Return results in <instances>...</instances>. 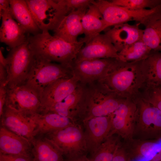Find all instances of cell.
Returning <instances> with one entry per match:
<instances>
[{
    "instance_id": "obj_1",
    "label": "cell",
    "mask_w": 161,
    "mask_h": 161,
    "mask_svg": "<svg viewBox=\"0 0 161 161\" xmlns=\"http://www.w3.org/2000/svg\"><path fill=\"white\" fill-rule=\"evenodd\" d=\"M141 61L125 62L117 59L98 81L119 98L135 100L145 86Z\"/></svg>"
},
{
    "instance_id": "obj_2",
    "label": "cell",
    "mask_w": 161,
    "mask_h": 161,
    "mask_svg": "<svg viewBox=\"0 0 161 161\" xmlns=\"http://www.w3.org/2000/svg\"><path fill=\"white\" fill-rule=\"evenodd\" d=\"M27 40L34 55L70 67L84 44L80 40L76 43L68 42L51 35L47 30L32 35L29 34Z\"/></svg>"
},
{
    "instance_id": "obj_3",
    "label": "cell",
    "mask_w": 161,
    "mask_h": 161,
    "mask_svg": "<svg viewBox=\"0 0 161 161\" xmlns=\"http://www.w3.org/2000/svg\"><path fill=\"white\" fill-rule=\"evenodd\" d=\"M117 96L101 82L85 84L79 116L87 120L113 113L124 100Z\"/></svg>"
},
{
    "instance_id": "obj_4",
    "label": "cell",
    "mask_w": 161,
    "mask_h": 161,
    "mask_svg": "<svg viewBox=\"0 0 161 161\" xmlns=\"http://www.w3.org/2000/svg\"><path fill=\"white\" fill-rule=\"evenodd\" d=\"M73 75L70 67L34 55L30 70L24 85L34 91L39 97L43 90L53 82Z\"/></svg>"
},
{
    "instance_id": "obj_5",
    "label": "cell",
    "mask_w": 161,
    "mask_h": 161,
    "mask_svg": "<svg viewBox=\"0 0 161 161\" xmlns=\"http://www.w3.org/2000/svg\"><path fill=\"white\" fill-rule=\"evenodd\" d=\"M102 14L107 28L130 21L145 26L152 18L161 14V4L151 9L134 10L113 4L105 0H93Z\"/></svg>"
},
{
    "instance_id": "obj_6",
    "label": "cell",
    "mask_w": 161,
    "mask_h": 161,
    "mask_svg": "<svg viewBox=\"0 0 161 161\" xmlns=\"http://www.w3.org/2000/svg\"><path fill=\"white\" fill-rule=\"evenodd\" d=\"M34 57L28 41L11 49L6 58L7 88L24 85L30 70Z\"/></svg>"
},
{
    "instance_id": "obj_7",
    "label": "cell",
    "mask_w": 161,
    "mask_h": 161,
    "mask_svg": "<svg viewBox=\"0 0 161 161\" xmlns=\"http://www.w3.org/2000/svg\"><path fill=\"white\" fill-rule=\"evenodd\" d=\"M41 31H53L64 18L61 0H25Z\"/></svg>"
},
{
    "instance_id": "obj_8",
    "label": "cell",
    "mask_w": 161,
    "mask_h": 161,
    "mask_svg": "<svg viewBox=\"0 0 161 161\" xmlns=\"http://www.w3.org/2000/svg\"><path fill=\"white\" fill-rule=\"evenodd\" d=\"M43 137L51 141L63 155L69 158L75 157L87 149L84 133L80 126L74 123Z\"/></svg>"
},
{
    "instance_id": "obj_9",
    "label": "cell",
    "mask_w": 161,
    "mask_h": 161,
    "mask_svg": "<svg viewBox=\"0 0 161 161\" xmlns=\"http://www.w3.org/2000/svg\"><path fill=\"white\" fill-rule=\"evenodd\" d=\"M137 113L138 107L135 100H123L118 107L109 115L112 127L108 137L116 134L125 139L131 138L137 121Z\"/></svg>"
},
{
    "instance_id": "obj_10",
    "label": "cell",
    "mask_w": 161,
    "mask_h": 161,
    "mask_svg": "<svg viewBox=\"0 0 161 161\" xmlns=\"http://www.w3.org/2000/svg\"><path fill=\"white\" fill-rule=\"evenodd\" d=\"M5 105L30 116L39 113L41 109L39 96L24 85L7 88Z\"/></svg>"
},
{
    "instance_id": "obj_11",
    "label": "cell",
    "mask_w": 161,
    "mask_h": 161,
    "mask_svg": "<svg viewBox=\"0 0 161 161\" xmlns=\"http://www.w3.org/2000/svg\"><path fill=\"white\" fill-rule=\"evenodd\" d=\"M116 59L109 58L75 60L71 68L79 82L87 84L101 79Z\"/></svg>"
},
{
    "instance_id": "obj_12",
    "label": "cell",
    "mask_w": 161,
    "mask_h": 161,
    "mask_svg": "<svg viewBox=\"0 0 161 161\" xmlns=\"http://www.w3.org/2000/svg\"><path fill=\"white\" fill-rule=\"evenodd\" d=\"M79 83L78 79L73 74L71 78L58 79L47 86L39 97L41 102L39 113L49 111L55 104L73 92Z\"/></svg>"
},
{
    "instance_id": "obj_13",
    "label": "cell",
    "mask_w": 161,
    "mask_h": 161,
    "mask_svg": "<svg viewBox=\"0 0 161 161\" xmlns=\"http://www.w3.org/2000/svg\"><path fill=\"white\" fill-rule=\"evenodd\" d=\"M0 126L29 140L34 138L36 125L31 116L5 105Z\"/></svg>"
},
{
    "instance_id": "obj_14",
    "label": "cell",
    "mask_w": 161,
    "mask_h": 161,
    "mask_svg": "<svg viewBox=\"0 0 161 161\" xmlns=\"http://www.w3.org/2000/svg\"><path fill=\"white\" fill-rule=\"evenodd\" d=\"M118 51L110 38L105 33L99 34L85 44L75 60L100 58H116Z\"/></svg>"
},
{
    "instance_id": "obj_15",
    "label": "cell",
    "mask_w": 161,
    "mask_h": 161,
    "mask_svg": "<svg viewBox=\"0 0 161 161\" xmlns=\"http://www.w3.org/2000/svg\"><path fill=\"white\" fill-rule=\"evenodd\" d=\"M135 101L138 107L137 121L140 127L156 138L161 137V111L141 95Z\"/></svg>"
},
{
    "instance_id": "obj_16",
    "label": "cell",
    "mask_w": 161,
    "mask_h": 161,
    "mask_svg": "<svg viewBox=\"0 0 161 161\" xmlns=\"http://www.w3.org/2000/svg\"><path fill=\"white\" fill-rule=\"evenodd\" d=\"M83 121L86 148L93 153L109 134L112 127L110 117L109 115L96 117Z\"/></svg>"
},
{
    "instance_id": "obj_17",
    "label": "cell",
    "mask_w": 161,
    "mask_h": 161,
    "mask_svg": "<svg viewBox=\"0 0 161 161\" xmlns=\"http://www.w3.org/2000/svg\"><path fill=\"white\" fill-rule=\"evenodd\" d=\"M140 23L131 25L123 23L113 26L105 32L110 38L118 52L135 42L142 40L143 30Z\"/></svg>"
},
{
    "instance_id": "obj_18",
    "label": "cell",
    "mask_w": 161,
    "mask_h": 161,
    "mask_svg": "<svg viewBox=\"0 0 161 161\" xmlns=\"http://www.w3.org/2000/svg\"><path fill=\"white\" fill-rule=\"evenodd\" d=\"M31 142L0 126V154L32 157Z\"/></svg>"
},
{
    "instance_id": "obj_19",
    "label": "cell",
    "mask_w": 161,
    "mask_h": 161,
    "mask_svg": "<svg viewBox=\"0 0 161 161\" xmlns=\"http://www.w3.org/2000/svg\"><path fill=\"white\" fill-rule=\"evenodd\" d=\"M88 8L76 10L66 16L53 31L54 35L69 43L78 42V36L83 34L82 20Z\"/></svg>"
},
{
    "instance_id": "obj_20",
    "label": "cell",
    "mask_w": 161,
    "mask_h": 161,
    "mask_svg": "<svg viewBox=\"0 0 161 161\" xmlns=\"http://www.w3.org/2000/svg\"><path fill=\"white\" fill-rule=\"evenodd\" d=\"M1 24L0 28V40L11 49L23 44L27 39V33L12 16L10 7L0 16Z\"/></svg>"
},
{
    "instance_id": "obj_21",
    "label": "cell",
    "mask_w": 161,
    "mask_h": 161,
    "mask_svg": "<svg viewBox=\"0 0 161 161\" xmlns=\"http://www.w3.org/2000/svg\"><path fill=\"white\" fill-rule=\"evenodd\" d=\"M31 117L36 125L34 138L44 137L74 124L73 120L71 119L51 112L36 114Z\"/></svg>"
},
{
    "instance_id": "obj_22",
    "label": "cell",
    "mask_w": 161,
    "mask_h": 161,
    "mask_svg": "<svg viewBox=\"0 0 161 161\" xmlns=\"http://www.w3.org/2000/svg\"><path fill=\"white\" fill-rule=\"evenodd\" d=\"M85 86V84L79 82L73 92L55 104L48 112H54L73 120L79 116Z\"/></svg>"
},
{
    "instance_id": "obj_23",
    "label": "cell",
    "mask_w": 161,
    "mask_h": 161,
    "mask_svg": "<svg viewBox=\"0 0 161 161\" xmlns=\"http://www.w3.org/2000/svg\"><path fill=\"white\" fill-rule=\"evenodd\" d=\"M82 24L84 37L80 40L84 44L107 28L100 10L92 3L83 17Z\"/></svg>"
},
{
    "instance_id": "obj_24",
    "label": "cell",
    "mask_w": 161,
    "mask_h": 161,
    "mask_svg": "<svg viewBox=\"0 0 161 161\" xmlns=\"http://www.w3.org/2000/svg\"><path fill=\"white\" fill-rule=\"evenodd\" d=\"M9 1L12 16L26 32L33 35L41 32L25 0H9Z\"/></svg>"
},
{
    "instance_id": "obj_25",
    "label": "cell",
    "mask_w": 161,
    "mask_h": 161,
    "mask_svg": "<svg viewBox=\"0 0 161 161\" xmlns=\"http://www.w3.org/2000/svg\"><path fill=\"white\" fill-rule=\"evenodd\" d=\"M31 142L32 161H63L62 153L45 137H35Z\"/></svg>"
},
{
    "instance_id": "obj_26",
    "label": "cell",
    "mask_w": 161,
    "mask_h": 161,
    "mask_svg": "<svg viewBox=\"0 0 161 161\" xmlns=\"http://www.w3.org/2000/svg\"><path fill=\"white\" fill-rule=\"evenodd\" d=\"M145 86L161 85V52L151 51L141 62Z\"/></svg>"
},
{
    "instance_id": "obj_27",
    "label": "cell",
    "mask_w": 161,
    "mask_h": 161,
    "mask_svg": "<svg viewBox=\"0 0 161 161\" xmlns=\"http://www.w3.org/2000/svg\"><path fill=\"white\" fill-rule=\"evenodd\" d=\"M142 40L152 51L161 52V14L145 26Z\"/></svg>"
},
{
    "instance_id": "obj_28",
    "label": "cell",
    "mask_w": 161,
    "mask_h": 161,
    "mask_svg": "<svg viewBox=\"0 0 161 161\" xmlns=\"http://www.w3.org/2000/svg\"><path fill=\"white\" fill-rule=\"evenodd\" d=\"M151 51L142 40H141L119 52L117 59L125 62L141 61L146 58Z\"/></svg>"
},
{
    "instance_id": "obj_29",
    "label": "cell",
    "mask_w": 161,
    "mask_h": 161,
    "mask_svg": "<svg viewBox=\"0 0 161 161\" xmlns=\"http://www.w3.org/2000/svg\"><path fill=\"white\" fill-rule=\"evenodd\" d=\"M120 147L118 138L113 135L107 137L92 153L89 161H112L115 153Z\"/></svg>"
},
{
    "instance_id": "obj_30",
    "label": "cell",
    "mask_w": 161,
    "mask_h": 161,
    "mask_svg": "<svg viewBox=\"0 0 161 161\" xmlns=\"http://www.w3.org/2000/svg\"><path fill=\"white\" fill-rule=\"evenodd\" d=\"M113 4L134 10L153 9L161 4V0H112Z\"/></svg>"
},
{
    "instance_id": "obj_31",
    "label": "cell",
    "mask_w": 161,
    "mask_h": 161,
    "mask_svg": "<svg viewBox=\"0 0 161 161\" xmlns=\"http://www.w3.org/2000/svg\"><path fill=\"white\" fill-rule=\"evenodd\" d=\"M141 96L146 101L161 111V87L159 86H145Z\"/></svg>"
},
{
    "instance_id": "obj_32",
    "label": "cell",
    "mask_w": 161,
    "mask_h": 161,
    "mask_svg": "<svg viewBox=\"0 0 161 161\" xmlns=\"http://www.w3.org/2000/svg\"><path fill=\"white\" fill-rule=\"evenodd\" d=\"M161 145L158 142L148 141L140 145L136 149L138 156L150 160L160 150Z\"/></svg>"
},
{
    "instance_id": "obj_33",
    "label": "cell",
    "mask_w": 161,
    "mask_h": 161,
    "mask_svg": "<svg viewBox=\"0 0 161 161\" xmlns=\"http://www.w3.org/2000/svg\"><path fill=\"white\" fill-rule=\"evenodd\" d=\"M0 161H32L31 158L20 155L0 154Z\"/></svg>"
},
{
    "instance_id": "obj_34",
    "label": "cell",
    "mask_w": 161,
    "mask_h": 161,
    "mask_svg": "<svg viewBox=\"0 0 161 161\" xmlns=\"http://www.w3.org/2000/svg\"><path fill=\"white\" fill-rule=\"evenodd\" d=\"M7 86H0V117L1 116L5 104L7 93Z\"/></svg>"
},
{
    "instance_id": "obj_35",
    "label": "cell",
    "mask_w": 161,
    "mask_h": 161,
    "mask_svg": "<svg viewBox=\"0 0 161 161\" xmlns=\"http://www.w3.org/2000/svg\"><path fill=\"white\" fill-rule=\"evenodd\" d=\"M7 72L6 67L0 64V86H7Z\"/></svg>"
},
{
    "instance_id": "obj_36",
    "label": "cell",
    "mask_w": 161,
    "mask_h": 161,
    "mask_svg": "<svg viewBox=\"0 0 161 161\" xmlns=\"http://www.w3.org/2000/svg\"><path fill=\"white\" fill-rule=\"evenodd\" d=\"M112 161H126L125 153L120 147L116 150Z\"/></svg>"
},
{
    "instance_id": "obj_37",
    "label": "cell",
    "mask_w": 161,
    "mask_h": 161,
    "mask_svg": "<svg viewBox=\"0 0 161 161\" xmlns=\"http://www.w3.org/2000/svg\"><path fill=\"white\" fill-rule=\"evenodd\" d=\"M10 7L9 0H0V16L5 10Z\"/></svg>"
},
{
    "instance_id": "obj_38",
    "label": "cell",
    "mask_w": 161,
    "mask_h": 161,
    "mask_svg": "<svg viewBox=\"0 0 161 161\" xmlns=\"http://www.w3.org/2000/svg\"><path fill=\"white\" fill-rule=\"evenodd\" d=\"M149 161H161V148Z\"/></svg>"
},
{
    "instance_id": "obj_39",
    "label": "cell",
    "mask_w": 161,
    "mask_h": 161,
    "mask_svg": "<svg viewBox=\"0 0 161 161\" xmlns=\"http://www.w3.org/2000/svg\"><path fill=\"white\" fill-rule=\"evenodd\" d=\"M2 51V48H1L0 49V64L6 67L7 61L6 58H5L4 56Z\"/></svg>"
},
{
    "instance_id": "obj_40",
    "label": "cell",
    "mask_w": 161,
    "mask_h": 161,
    "mask_svg": "<svg viewBox=\"0 0 161 161\" xmlns=\"http://www.w3.org/2000/svg\"><path fill=\"white\" fill-rule=\"evenodd\" d=\"M69 158L67 161H89L88 159L85 158L75 157Z\"/></svg>"
},
{
    "instance_id": "obj_41",
    "label": "cell",
    "mask_w": 161,
    "mask_h": 161,
    "mask_svg": "<svg viewBox=\"0 0 161 161\" xmlns=\"http://www.w3.org/2000/svg\"><path fill=\"white\" fill-rule=\"evenodd\" d=\"M160 86L161 87V86Z\"/></svg>"
}]
</instances>
